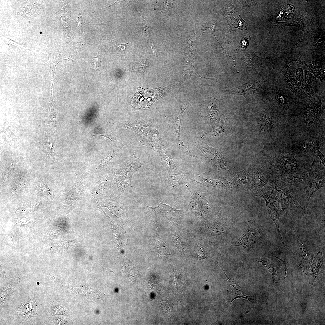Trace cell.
Masks as SVG:
<instances>
[{
    "instance_id": "cell-25",
    "label": "cell",
    "mask_w": 325,
    "mask_h": 325,
    "mask_svg": "<svg viewBox=\"0 0 325 325\" xmlns=\"http://www.w3.org/2000/svg\"><path fill=\"white\" fill-rule=\"evenodd\" d=\"M139 14L142 19V26L143 32L147 36L149 37L150 34L148 25L141 14L140 13Z\"/></svg>"
},
{
    "instance_id": "cell-31",
    "label": "cell",
    "mask_w": 325,
    "mask_h": 325,
    "mask_svg": "<svg viewBox=\"0 0 325 325\" xmlns=\"http://www.w3.org/2000/svg\"><path fill=\"white\" fill-rule=\"evenodd\" d=\"M246 61L247 63H248V66H250L251 67H252V66H254L253 63H254V62H253V61L255 62V60L254 59V58L253 59V57H252L251 55L250 56L248 57Z\"/></svg>"
},
{
    "instance_id": "cell-17",
    "label": "cell",
    "mask_w": 325,
    "mask_h": 325,
    "mask_svg": "<svg viewBox=\"0 0 325 325\" xmlns=\"http://www.w3.org/2000/svg\"><path fill=\"white\" fill-rule=\"evenodd\" d=\"M247 175L246 169L240 171L234 176L230 181L228 183V184L231 187L238 188L246 183Z\"/></svg>"
},
{
    "instance_id": "cell-10",
    "label": "cell",
    "mask_w": 325,
    "mask_h": 325,
    "mask_svg": "<svg viewBox=\"0 0 325 325\" xmlns=\"http://www.w3.org/2000/svg\"><path fill=\"white\" fill-rule=\"evenodd\" d=\"M324 143V138H317L304 142L296 147L295 152L299 153H306L313 152L318 149Z\"/></svg>"
},
{
    "instance_id": "cell-8",
    "label": "cell",
    "mask_w": 325,
    "mask_h": 325,
    "mask_svg": "<svg viewBox=\"0 0 325 325\" xmlns=\"http://www.w3.org/2000/svg\"><path fill=\"white\" fill-rule=\"evenodd\" d=\"M324 263L325 260L322 253L319 252L314 257L311 265L305 269L304 272L309 277H314V279L320 273L324 272Z\"/></svg>"
},
{
    "instance_id": "cell-13",
    "label": "cell",
    "mask_w": 325,
    "mask_h": 325,
    "mask_svg": "<svg viewBox=\"0 0 325 325\" xmlns=\"http://www.w3.org/2000/svg\"><path fill=\"white\" fill-rule=\"evenodd\" d=\"M268 195L271 201L281 214L287 217H290V209L285 206L278 199L273 187L268 191Z\"/></svg>"
},
{
    "instance_id": "cell-22",
    "label": "cell",
    "mask_w": 325,
    "mask_h": 325,
    "mask_svg": "<svg viewBox=\"0 0 325 325\" xmlns=\"http://www.w3.org/2000/svg\"><path fill=\"white\" fill-rule=\"evenodd\" d=\"M116 154V151L114 149L110 154L101 161V163L97 167L96 169L98 170L101 169L106 167L112 159Z\"/></svg>"
},
{
    "instance_id": "cell-18",
    "label": "cell",
    "mask_w": 325,
    "mask_h": 325,
    "mask_svg": "<svg viewBox=\"0 0 325 325\" xmlns=\"http://www.w3.org/2000/svg\"><path fill=\"white\" fill-rule=\"evenodd\" d=\"M139 163L138 158L134 155L130 156L124 162L120 165L117 171L118 175H123L134 165Z\"/></svg>"
},
{
    "instance_id": "cell-30",
    "label": "cell",
    "mask_w": 325,
    "mask_h": 325,
    "mask_svg": "<svg viewBox=\"0 0 325 325\" xmlns=\"http://www.w3.org/2000/svg\"><path fill=\"white\" fill-rule=\"evenodd\" d=\"M150 41L151 44V48L153 51L154 54H157V53H159V51L155 43L151 40Z\"/></svg>"
},
{
    "instance_id": "cell-20",
    "label": "cell",
    "mask_w": 325,
    "mask_h": 325,
    "mask_svg": "<svg viewBox=\"0 0 325 325\" xmlns=\"http://www.w3.org/2000/svg\"><path fill=\"white\" fill-rule=\"evenodd\" d=\"M261 128L264 131L270 130L273 129L275 123L274 119L269 115H265L261 120Z\"/></svg>"
},
{
    "instance_id": "cell-14",
    "label": "cell",
    "mask_w": 325,
    "mask_h": 325,
    "mask_svg": "<svg viewBox=\"0 0 325 325\" xmlns=\"http://www.w3.org/2000/svg\"><path fill=\"white\" fill-rule=\"evenodd\" d=\"M230 94H235L244 96L247 100L251 98L255 93L254 86L250 84L246 83L236 88L228 90Z\"/></svg>"
},
{
    "instance_id": "cell-9",
    "label": "cell",
    "mask_w": 325,
    "mask_h": 325,
    "mask_svg": "<svg viewBox=\"0 0 325 325\" xmlns=\"http://www.w3.org/2000/svg\"><path fill=\"white\" fill-rule=\"evenodd\" d=\"M295 234L296 241L301 256L299 267L305 269L309 267L311 265L314 255L306 247L296 232H295Z\"/></svg>"
},
{
    "instance_id": "cell-7",
    "label": "cell",
    "mask_w": 325,
    "mask_h": 325,
    "mask_svg": "<svg viewBox=\"0 0 325 325\" xmlns=\"http://www.w3.org/2000/svg\"><path fill=\"white\" fill-rule=\"evenodd\" d=\"M308 171H304L287 175L278 178L284 182L296 187L303 188L305 187L308 181Z\"/></svg>"
},
{
    "instance_id": "cell-4",
    "label": "cell",
    "mask_w": 325,
    "mask_h": 325,
    "mask_svg": "<svg viewBox=\"0 0 325 325\" xmlns=\"http://www.w3.org/2000/svg\"><path fill=\"white\" fill-rule=\"evenodd\" d=\"M259 229L258 226L248 227L242 236L234 243V246L247 250H251L256 243Z\"/></svg>"
},
{
    "instance_id": "cell-27",
    "label": "cell",
    "mask_w": 325,
    "mask_h": 325,
    "mask_svg": "<svg viewBox=\"0 0 325 325\" xmlns=\"http://www.w3.org/2000/svg\"><path fill=\"white\" fill-rule=\"evenodd\" d=\"M313 152L317 156L320 157V164H322L324 166L325 163V156L318 150H315Z\"/></svg>"
},
{
    "instance_id": "cell-2",
    "label": "cell",
    "mask_w": 325,
    "mask_h": 325,
    "mask_svg": "<svg viewBox=\"0 0 325 325\" xmlns=\"http://www.w3.org/2000/svg\"><path fill=\"white\" fill-rule=\"evenodd\" d=\"M273 176L277 178L304 171H308L302 161L292 154H277L274 158Z\"/></svg>"
},
{
    "instance_id": "cell-33",
    "label": "cell",
    "mask_w": 325,
    "mask_h": 325,
    "mask_svg": "<svg viewBox=\"0 0 325 325\" xmlns=\"http://www.w3.org/2000/svg\"><path fill=\"white\" fill-rule=\"evenodd\" d=\"M42 32H40V34H42Z\"/></svg>"
},
{
    "instance_id": "cell-15",
    "label": "cell",
    "mask_w": 325,
    "mask_h": 325,
    "mask_svg": "<svg viewBox=\"0 0 325 325\" xmlns=\"http://www.w3.org/2000/svg\"><path fill=\"white\" fill-rule=\"evenodd\" d=\"M217 23V22H213L204 25H200L197 26L194 29L192 30L190 32H193L196 35L197 37V39L199 38L203 33H207L213 34L221 46L224 53L226 55L227 54V53L225 51L219 43L215 36V31Z\"/></svg>"
},
{
    "instance_id": "cell-29",
    "label": "cell",
    "mask_w": 325,
    "mask_h": 325,
    "mask_svg": "<svg viewBox=\"0 0 325 325\" xmlns=\"http://www.w3.org/2000/svg\"><path fill=\"white\" fill-rule=\"evenodd\" d=\"M174 239L176 246L179 249H182L183 248L181 240L176 235L175 236Z\"/></svg>"
},
{
    "instance_id": "cell-3",
    "label": "cell",
    "mask_w": 325,
    "mask_h": 325,
    "mask_svg": "<svg viewBox=\"0 0 325 325\" xmlns=\"http://www.w3.org/2000/svg\"><path fill=\"white\" fill-rule=\"evenodd\" d=\"M315 161L314 159L311 164L307 182L305 187L306 193L303 198L307 205L308 204L312 195L319 189L325 187V170H320L314 168Z\"/></svg>"
},
{
    "instance_id": "cell-21",
    "label": "cell",
    "mask_w": 325,
    "mask_h": 325,
    "mask_svg": "<svg viewBox=\"0 0 325 325\" xmlns=\"http://www.w3.org/2000/svg\"><path fill=\"white\" fill-rule=\"evenodd\" d=\"M239 17L235 18L234 17L232 19L233 20L234 22L232 25L235 28H238L242 30H247V27L245 24L246 22L239 15Z\"/></svg>"
},
{
    "instance_id": "cell-1",
    "label": "cell",
    "mask_w": 325,
    "mask_h": 325,
    "mask_svg": "<svg viewBox=\"0 0 325 325\" xmlns=\"http://www.w3.org/2000/svg\"><path fill=\"white\" fill-rule=\"evenodd\" d=\"M271 185L279 193L281 201L289 209L296 208L305 213L306 210L302 206L301 199L304 196L301 193L302 188L286 183L273 176Z\"/></svg>"
},
{
    "instance_id": "cell-12",
    "label": "cell",
    "mask_w": 325,
    "mask_h": 325,
    "mask_svg": "<svg viewBox=\"0 0 325 325\" xmlns=\"http://www.w3.org/2000/svg\"><path fill=\"white\" fill-rule=\"evenodd\" d=\"M318 101H313L308 106L305 119L307 123L309 125L316 121L322 113V107L321 104Z\"/></svg>"
},
{
    "instance_id": "cell-5",
    "label": "cell",
    "mask_w": 325,
    "mask_h": 325,
    "mask_svg": "<svg viewBox=\"0 0 325 325\" xmlns=\"http://www.w3.org/2000/svg\"><path fill=\"white\" fill-rule=\"evenodd\" d=\"M259 196L262 197L265 200L268 216L274 221L276 226L278 238L284 246L286 248L280 230L279 225L280 215L278 210L270 200L267 191H263L259 194Z\"/></svg>"
},
{
    "instance_id": "cell-32",
    "label": "cell",
    "mask_w": 325,
    "mask_h": 325,
    "mask_svg": "<svg viewBox=\"0 0 325 325\" xmlns=\"http://www.w3.org/2000/svg\"><path fill=\"white\" fill-rule=\"evenodd\" d=\"M207 133L204 131H202L200 133L199 137L202 140H205L206 137Z\"/></svg>"
},
{
    "instance_id": "cell-23",
    "label": "cell",
    "mask_w": 325,
    "mask_h": 325,
    "mask_svg": "<svg viewBox=\"0 0 325 325\" xmlns=\"http://www.w3.org/2000/svg\"><path fill=\"white\" fill-rule=\"evenodd\" d=\"M173 1H171L169 3H166V2H165L164 6L161 5V6L160 8L159 9H160L161 10L163 11L169 12L172 10L173 11Z\"/></svg>"
},
{
    "instance_id": "cell-19",
    "label": "cell",
    "mask_w": 325,
    "mask_h": 325,
    "mask_svg": "<svg viewBox=\"0 0 325 325\" xmlns=\"http://www.w3.org/2000/svg\"><path fill=\"white\" fill-rule=\"evenodd\" d=\"M156 213L160 215L166 214H176L180 213L182 211L172 208L167 205L160 203L156 207H151Z\"/></svg>"
},
{
    "instance_id": "cell-11",
    "label": "cell",
    "mask_w": 325,
    "mask_h": 325,
    "mask_svg": "<svg viewBox=\"0 0 325 325\" xmlns=\"http://www.w3.org/2000/svg\"><path fill=\"white\" fill-rule=\"evenodd\" d=\"M271 258L272 263L261 258H258L257 260L261 262L272 274H278L285 268L286 263L277 257Z\"/></svg>"
},
{
    "instance_id": "cell-6",
    "label": "cell",
    "mask_w": 325,
    "mask_h": 325,
    "mask_svg": "<svg viewBox=\"0 0 325 325\" xmlns=\"http://www.w3.org/2000/svg\"><path fill=\"white\" fill-rule=\"evenodd\" d=\"M218 265L222 269L226 277L227 285V302L230 305L234 299L240 298H244L251 302H253L254 299L252 297L244 294L241 287L230 279L225 274L222 267L219 265L218 264Z\"/></svg>"
},
{
    "instance_id": "cell-26",
    "label": "cell",
    "mask_w": 325,
    "mask_h": 325,
    "mask_svg": "<svg viewBox=\"0 0 325 325\" xmlns=\"http://www.w3.org/2000/svg\"><path fill=\"white\" fill-rule=\"evenodd\" d=\"M83 44H82L81 42H77L75 43L74 46H73V54L72 56L73 55V58L79 53V51L81 48L82 47H83Z\"/></svg>"
},
{
    "instance_id": "cell-16",
    "label": "cell",
    "mask_w": 325,
    "mask_h": 325,
    "mask_svg": "<svg viewBox=\"0 0 325 325\" xmlns=\"http://www.w3.org/2000/svg\"><path fill=\"white\" fill-rule=\"evenodd\" d=\"M142 165L141 162L134 165L124 174L120 177V190L122 194L125 189L127 187L131 186V181L133 174Z\"/></svg>"
},
{
    "instance_id": "cell-24",
    "label": "cell",
    "mask_w": 325,
    "mask_h": 325,
    "mask_svg": "<svg viewBox=\"0 0 325 325\" xmlns=\"http://www.w3.org/2000/svg\"><path fill=\"white\" fill-rule=\"evenodd\" d=\"M250 37L249 36L244 38L241 41L238 47L239 50H242L245 48L248 45Z\"/></svg>"
},
{
    "instance_id": "cell-28",
    "label": "cell",
    "mask_w": 325,
    "mask_h": 325,
    "mask_svg": "<svg viewBox=\"0 0 325 325\" xmlns=\"http://www.w3.org/2000/svg\"><path fill=\"white\" fill-rule=\"evenodd\" d=\"M113 40L115 44L116 45L117 47H118L120 50L122 51H125L126 48L129 46L128 43L126 44L119 43Z\"/></svg>"
}]
</instances>
